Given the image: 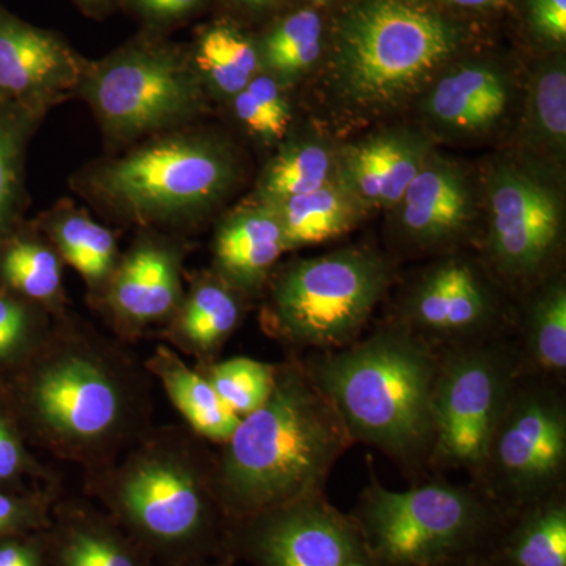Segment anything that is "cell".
<instances>
[{
  "label": "cell",
  "mask_w": 566,
  "mask_h": 566,
  "mask_svg": "<svg viewBox=\"0 0 566 566\" xmlns=\"http://www.w3.org/2000/svg\"><path fill=\"white\" fill-rule=\"evenodd\" d=\"M153 378L126 344L65 314L0 386L32 449L85 472L114 463L153 427Z\"/></svg>",
  "instance_id": "1"
},
{
  "label": "cell",
  "mask_w": 566,
  "mask_h": 566,
  "mask_svg": "<svg viewBox=\"0 0 566 566\" xmlns=\"http://www.w3.org/2000/svg\"><path fill=\"white\" fill-rule=\"evenodd\" d=\"M353 446L301 357L285 356L266 401L214 450L212 486L227 523L324 493Z\"/></svg>",
  "instance_id": "2"
},
{
  "label": "cell",
  "mask_w": 566,
  "mask_h": 566,
  "mask_svg": "<svg viewBox=\"0 0 566 566\" xmlns=\"http://www.w3.org/2000/svg\"><path fill=\"white\" fill-rule=\"evenodd\" d=\"M210 446L186 424H153L114 463L85 472V495L159 566L227 557Z\"/></svg>",
  "instance_id": "3"
},
{
  "label": "cell",
  "mask_w": 566,
  "mask_h": 566,
  "mask_svg": "<svg viewBox=\"0 0 566 566\" xmlns=\"http://www.w3.org/2000/svg\"><path fill=\"white\" fill-rule=\"evenodd\" d=\"M300 357L354 444L378 450L412 483L431 475L439 353L385 322L345 348Z\"/></svg>",
  "instance_id": "4"
},
{
  "label": "cell",
  "mask_w": 566,
  "mask_h": 566,
  "mask_svg": "<svg viewBox=\"0 0 566 566\" xmlns=\"http://www.w3.org/2000/svg\"><path fill=\"white\" fill-rule=\"evenodd\" d=\"M238 178L240 164L226 140L185 126L92 163L73 189L115 221L166 233L199 226Z\"/></svg>",
  "instance_id": "5"
},
{
  "label": "cell",
  "mask_w": 566,
  "mask_h": 566,
  "mask_svg": "<svg viewBox=\"0 0 566 566\" xmlns=\"http://www.w3.org/2000/svg\"><path fill=\"white\" fill-rule=\"evenodd\" d=\"M461 43L457 22L420 0H356L335 32L331 88L354 115L387 114L427 88Z\"/></svg>",
  "instance_id": "6"
},
{
  "label": "cell",
  "mask_w": 566,
  "mask_h": 566,
  "mask_svg": "<svg viewBox=\"0 0 566 566\" xmlns=\"http://www.w3.org/2000/svg\"><path fill=\"white\" fill-rule=\"evenodd\" d=\"M395 277L386 253L349 245L277 264L263 293V333L285 356L345 348L363 337Z\"/></svg>",
  "instance_id": "7"
},
{
  "label": "cell",
  "mask_w": 566,
  "mask_h": 566,
  "mask_svg": "<svg viewBox=\"0 0 566 566\" xmlns=\"http://www.w3.org/2000/svg\"><path fill=\"white\" fill-rule=\"evenodd\" d=\"M349 515L374 566H446L480 557L502 513L471 482L430 475L405 491L368 483Z\"/></svg>",
  "instance_id": "8"
},
{
  "label": "cell",
  "mask_w": 566,
  "mask_h": 566,
  "mask_svg": "<svg viewBox=\"0 0 566 566\" xmlns=\"http://www.w3.org/2000/svg\"><path fill=\"white\" fill-rule=\"evenodd\" d=\"M77 95L114 145L185 128L208 109L192 55L155 40L134 41L102 61L85 62Z\"/></svg>",
  "instance_id": "9"
},
{
  "label": "cell",
  "mask_w": 566,
  "mask_h": 566,
  "mask_svg": "<svg viewBox=\"0 0 566 566\" xmlns=\"http://www.w3.org/2000/svg\"><path fill=\"white\" fill-rule=\"evenodd\" d=\"M501 513L566 493V385L517 375L471 480Z\"/></svg>",
  "instance_id": "10"
},
{
  "label": "cell",
  "mask_w": 566,
  "mask_h": 566,
  "mask_svg": "<svg viewBox=\"0 0 566 566\" xmlns=\"http://www.w3.org/2000/svg\"><path fill=\"white\" fill-rule=\"evenodd\" d=\"M520 359L512 334L439 353L430 474L471 480L512 395Z\"/></svg>",
  "instance_id": "11"
},
{
  "label": "cell",
  "mask_w": 566,
  "mask_h": 566,
  "mask_svg": "<svg viewBox=\"0 0 566 566\" xmlns=\"http://www.w3.org/2000/svg\"><path fill=\"white\" fill-rule=\"evenodd\" d=\"M502 286L485 263L449 253L406 286L387 322L436 353L512 334L515 312L506 308Z\"/></svg>",
  "instance_id": "12"
},
{
  "label": "cell",
  "mask_w": 566,
  "mask_h": 566,
  "mask_svg": "<svg viewBox=\"0 0 566 566\" xmlns=\"http://www.w3.org/2000/svg\"><path fill=\"white\" fill-rule=\"evenodd\" d=\"M488 200L483 263L506 290L524 292L558 270L564 203L553 185L520 164H501L490 175Z\"/></svg>",
  "instance_id": "13"
},
{
  "label": "cell",
  "mask_w": 566,
  "mask_h": 566,
  "mask_svg": "<svg viewBox=\"0 0 566 566\" xmlns=\"http://www.w3.org/2000/svg\"><path fill=\"white\" fill-rule=\"evenodd\" d=\"M223 553L252 566H374L356 521L326 493L230 523Z\"/></svg>",
  "instance_id": "14"
},
{
  "label": "cell",
  "mask_w": 566,
  "mask_h": 566,
  "mask_svg": "<svg viewBox=\"0 0 566 566\" xmlns=\"http://www.w3.org/2000/svg\"><path fill=\"white\" fill-rule=\"evenodd\" d=\"M186 245L172 234L142 230L117 266L95 311L115 338L129 344L172 318L185 294Z\"/></svg>",
  "instance_id": "15"
},
{
  "label": "cell",
  "mask_w": 566,
  "mask_h": 566,
  "mask_svg": "<svg viewBox=\"0 0 566 566\" xmlns=\"http://www.w3.org/2000/svg\"><path fill=\"white\" fill-rule=\"evenodd\" d=\"M85 62L62 36L0 6V102L44 118L52 107L77 95Z\"/></svg>",
  "instance_id": "16"
},
{
  "label": "cell",
  "mask_w": 566,
  "mask_h": 566,
  "mask_svg": "<svg viewBox=\"0 0 566 566\" xmlns=\"http://www.w3.org/2000/svg\"><path fill=\"white\" fill-rule=\"evenodd\" d=\"M397 207V240L416 253L452 251L464 243L475 218L469 178L460 166L434 151Z\"/></svg>",
  "instance_id": "17"
},
{
  "label": "cell",
  "mask_w": 566,
  "mask_h": 566,
  "mask_svg": "<svg viewBox=\"0 0 566 566\" xmlns=\"http://www.w3.org/2000/svg\"><path fill=\"white\" fill-rule=\"evenodd\" d=\"M430 140L409 129L374 134L337 150V181L365 211L395 208L427 161Z\"/></svg>",
  "instance_id": "18"
},
{
  "label": "cell",
  "mask_w": 566,
  "mask_h": 566,
  "mask_svg": "<svg viewBox=\"0 0 566 566\" xmlns=\"http://www.w3.org/2000/svg\"><path fill=\"white\" fill-rule=\"evenodd\" d=\"M211 251L212 273L251 303L263 296L275 266L289 252L274 211L255 199L223 216Z\"/></svg>",
  "instance_id": "19"
},
{
  "label": "cell",
  "mask_w": 566,
  "mask_h": 566,
  "mask_svg": "<svg viewBox=\"0 0 566 566\" xmlns=\"http://www.w3.org/2000/svg\"><path fill=\"white\" fill-rule=\"evenodd\" d=\"M249 303L211 270L200 271L189 281L172 318L159 329V338L193 360V367L216 363L243 324Z\"/></svg>",
  "instance_id": "20"
},
{
  "label": "cell",
  "mask_w": 566,
  "mask_h": 566,
  "mask_svg": "<svg viewBox=\"0 0 566 566\" xmlns=\"http://www.w3.org/2000/svg\"><path fill=\"white\" fill-rule=\"evenodd\" d=\"M44 536L48 566H159L87 499H59Z\"/></svg>",
  "instance_id": "21"
},
{
  "label": "cell",
  "mask_w": 566,
  "mask_h": 566,
  "mask_svg": "<svg viewBox=\"0 0 566 566\" xmlns=\"http://www.w3.org/2000/svg\"><path fill=\"white\" fill-rule=\"evenodd\" d=\"M430 85L423 114L446 133H488L504 118L512 102L509 76L493 63H461Z\"/></svg>",
  "instance_id": "22"
},
{
  "label": "cell",
  "mask_w": 566,
  "mask_h": 566,
  "mask_svg": "<svg viewBox=\"0 0 566 566\" xmlns=\"http://www.w3.org/2000/svg\"><path fill=\"white\" fill-rule=\"evenodd\" d=\"M513 318L520 374L566 385V281L560 268L521 292Z\"/></svg>",
  "instance_id": "23"
},
{
  "label": "cell",
  "mask_w": 566,
  "mask_h": 566,
  "mask_svg": "<svg viewBox=\"0 0 566 566\" xmlns=\"http://www.w3.org/2000/svg\"><path fill=\"white\" fill-rule=\"evenodd\" d=\"M32 222L54 244L63 263L81 275L87 303L96 308L122 255L118 233L96 222L70 199L41 212Z\"/></svg>",
  "instance_id": "24"
},
{
  "label": "cell",
  "mask_w": 566,
  "mask_h": 566,
  "mask_svg": "<svg viewBox=\"0 0 566 566\" xmlns=\"http://www.w3.org/2000/svg\"><path fill=\"white\" fill-rule=\"evenodd\" d=\"M476 558L485 566H566V493L502 513Z\"/></svg>",
  "instance_id": "25"
},
{
  "label": "cell",
  "mask_w": 566,
  "mask_h": 566,
  "mask_svg": "<svg viewBox=\"0 0 566 566\" xmlns=\"http://www.w3.org/2000/svg\"><path fill=\"white\" fill-rule=\"evenodd\" d=\"M63 264L46 234L25 221L0 244V289L61 318L70 312Z\"/></svg>",
  "instance_id": "26"
},
{
  "label": "cell",
  "mask_w": 566,
  "mask_h": 566,
  "mask_svg": "<svg viewBox=\"0 0 566 566\" xmlns=\"http://www.w3.org/2000/svg\"><path fill=\"white\" fill-rule=\"evenodd\" d=\"M144 365L151 378L163 386L170 403L193 434L208 444L221 446L237 430L241 417L234 415L208 379L170 346H156Z\"/></svg>",
  "instance_id": "27"
},
{
  "label": "cell",
  "mask_w": 566,
  "mask_h": 566,
  "mask_svg": "<svg viewBox=\"0 0 566 566\" xmlns=\"http://www.w3.org/2000/svg\"><path fill=\"white\" fill-rule=\"evenodd\" d=\"M266 205L281 223L289 252L338 240L356 229L367 212L338 181Z\"/></svg>",
  "instance_id": "28"
},
{
  "label": "cell",
  "mask_w": 566,
  "mask_h": 566,
  "mask_svg": "<svg viewBox=\"0 0 566 566\" xmlns=\"http://www.w3.org/2000/svg\"><path fill=\"white\" fill-rule=\"evenodd\" d=\"M41 122L43 118L24 107L0 102V244L25 222V161L29 144Z\"/></svg>",
  "instance_id": "29"
},
{
  "label": "cell",
  "mask_w": 566,
  "mask_h": 566,
  "mask_svg": "<svg viewBox=\"0 0 566 566\" xmlns=\"http://www.w3.org/2000/svg\"><path fill=\"white\" fill-rule=\"evenodd\" d=\"M191 55L208 93L218 98L232 99L262 71L259 46L223 22L205 29Z\"/></svg>",
  "instance_id": "30"
},
{
  "label": "cell",
  "mask_w": 566,
  "mask_h": 566,
  "mask_svg": "<svg viewBox=\"0 0 566 566\" xmlns=\"http://www.w3.org/2000/svg\"><path fill=\"white\" fill-rule=\"evenodd\" d=\"M337 181V150L318 139L289 142L256 182L255 200L273 203Z\"/></svg>",
  "instance_id": "31"
},
{
  "label": "cell",
  "mask_w": 566,
  "mask_h": 566,
  "mask_svg": "<svg viewBox=\"0 0 566 566\" xmlns=\"http://www.w3.org/2000/svg\"><path fill=\"white\" fill-rule=\"evenodd\" d=\"M524 136L535 150L564 159L566 148V69L564 57L536 66L528 82Z\"/></svg>",
  "instance_id": "32"
},
{
  "label": "cell",
  "mask_w": 566,
  "mask_h": 566,
  "mask_svg": "<svg viewBox=\"0 0 566 566\" xmlns=\"http://www.w3.org/2000/svg\"><path fill=\"white\" fill-rule=\"evenodd\" d=\"M323 21L314 10H300L279 22L260 44L262 70L282 85L292 84L318 62Z\"/></svg>",
  "instance_id": "33"
},
{
  "label": "cell",
  "mask_w": 566,
  "mask_h": 566,
  "mask_svg": "<svg viewBox=\"0 0 566 566\" xmlns=\"http://www.w3.org/2000/svg\"><path fill=\"white\" fill-rule=\"evenodd\" d=\"M52 323L40 305L0 289V386L43 345Z\"/></svg>",
  "instance_id": "34"
},
{
  "label": "cell",
  "mask_w": 566,
  "mask_h": 566,
  "mask_svg": "<svg viewBox=\"0 0 566 566\" xmlns=\"http://www.w3.org/2000/svg\"><path fill=\"white\" fill-rule=\"evenodd\" d=\"M196 368L208 379L223 403L240 417L259 409L273 390L275 363L238 356Z\"/></svg>",
  "instance_id": "35"
},
{
  "label": "cell",
  "mask_w": 566,
  "mask_h": 566,
  "mask_svg": "<svg viewBox=\"0 0 566 566\" xmlns=\"http://www.w3.org/2000/svg\"><path fill=\"white\" fill-rule=\"evenodd\" d=\"M241 125L266 144H279L289 134L292 107L281 82L260 71L244 91L230 99Z\"/></svg>",
  "instance_id": "36"
},
{
  "label": "cell",
  "mask_w": 566,
  "mask_h": 566,
  "mask_svg": "<svg viewBox=\"0 0 566 566\" xmlns=\"http://www.w3.org/2000/svg\"><path fill=\"white\" fill-rule=\"evenodd\" d=\"M57 483L55 472L35 457L20 423L0 398V486L28 490Z\"/></svg>",
  "instance_id": "37"
},
{
  "label": "cell",
  "mask_w": 566,
  "mask_h": 566,
  "mask_svg": "<svg viewBox=\"0 0 566 566\" xmlns=\"http://www.w3.org/2000/svg\"><path fill=\"white\" fill-rule=\"evenodd\" d=\"M61 485L11 490L0 486V538L46 531Z\"/></svg>",
  "instance_id": "38"
},
{
  "label": "cell",
  "mask_w": 566,
  "mask_h": 566,
  "mask_svg": "<svg viewBox=\"0 0 566 566\" xmlns=\"http://www.w3.org/2000/svg\"><path fill=\"white\" fill-rule=\"evenodd\" d=\"M528 24L536 39L546 43H564L566 0H528Z\"/></svg>",
  "instance_id": "39"
},
{
  "label": "cell",
  "mask_w": 566,
  "mask_h": 566,
  "mask_svg": "<svg viewBox=\"0 0 566 566\" xmlns=\"http://www.w3.org/2000/svg\"><path fill=\"white\" fill-rule=\"evenodd\" d=\"M0 566H48L44 531L0 538Z\"/></svg>",
  "instance_id": "40"
},
{
  "label": "cell",
  "mask_w": 566,
  "mask_h": 566,
  "mask_svg": "<svg viewBox=\"0 0 566 566\" xmlns=\"http://www.w3.org/2000/svg\"><path fill=\"white\" fill-rule=\"evenodd\" d=\"M202 2L203 0H132L134 9L155 22L181 20Z\"/></svg>",
  "instance_id": "41"
},
{
  "label": "cell",
  "mask_w": 566,
  "mask_h": 566,
  "mask_svg": "<svg viewBox=\"0 0 566 566\" xmlns=\"http://www.w3.org/2000/svg\"><path fill=\"white\" fill-rule=\"evenodd\" d=\"M444 2L457 7H465V9H486V7L495 6L501 0H444Z\"/></svg>",
  "instance_id": "42"
},
{
  "label": "cell",
  "mask_w": 566,
  "mask_h": 566,
  "mask_svg": "<svg viewBox=\"0 0 566 566\" xmlns=\"http://www.w3.org/2000/svg\"><path fill=\"white\" fill-rule=\"evenodd\" d=\"M234 562L229 557H214V558H205V560L192 562V564H188L185 566H234Z\"/></svg>",
  "instance_id": "43"
},
{
  "label": "cell",
  "mask_w": 566,
  "mask_h": 566,
  "mask_svg": "<svg viewBox=\"0 0 566 566\" xmlns=\"http://www.w3.org/2000/svg\"><path fill=\"white\" fill-rule=\"evenodd\" d=\"M81 7L91 11H98L106 9L107 6L112 2V0H76Z\"/></svg>",
  "instance_id": "44"
},
{
  "label": "cell",
  "mask_w": 566,
  "mask_h": 566,
  "mask_svg": "<svg viewBox=\"0 0 566 566\" xmlns=\"http://www.w3.org/2000/svg\"><path fill=\"white\" fill-rule=\"evenodd\" d=\"M241 6L249 7V9H264V7H270L271 3H274L275 0H237Z\"/></svg>",
  "instance_id": "45"
},
{
  "label": "cell",
  "mask_w": 566,
  "mask_h": 566,
  "mask_svg": "<svg viewBox=\"0 0 566 566\" xmlns=\"http://www.w3.org/2000/svg\"><path fill=\"white\" fill-rule=\"evenodd\" d=\"M446 566H485L479 558H468V560L455 562V564H450Z\"/></svg>",
  "instance_id": "46"
},
{
  "label": "cell",
  "mask_w": 566,
  "mask_h": 566,
  "mask_svg": "<svg viewBox=\"0 0 566 566\" xmlns=\"http://www.w3.org/2000/svg\"><path fill=\"white\" fill-rule=\"evenodd\" d=\"M315 2L322 3V2H326V0H315Z\"/></svg>",
  "instance_id": "47"
}]
</instances>
